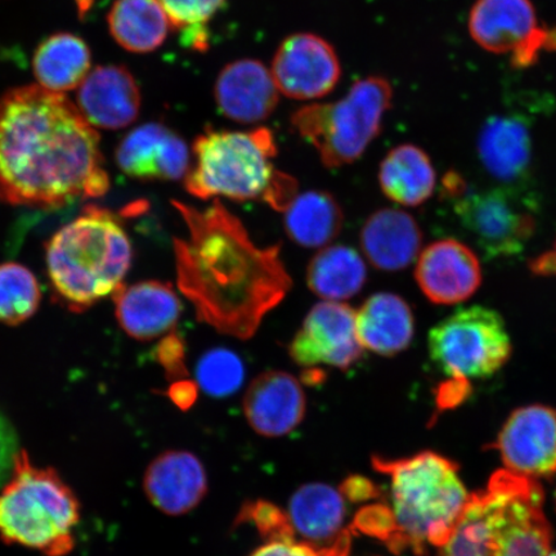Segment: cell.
Here are the masks:
<instances>
[{
	"label": "cell",
	"mask_w": 556,
	"mask_h": 556,
	"mask_svg": "<svg viewBox=\"0 0 556 556\" xmlns=\"http://www.w3.org/2000/svg\"><path fill=\"white\" fill-rule=\"evenodd\" d=\"M109 187L100 136L65 94L26 86L0 96V201L58 208Z\"/></svg>",
	"instance_id": "6da1fadb"
},
{
	"label": "cell",
	"mask_w": 556,
	"mask_h": 556,
	"mask_svg": "<svg viewBox=\"0 0 556 556\" xmlns=\"http://www.w3.org/2000/svg\"><path fill=\"white\" fill-rule=\"evenodd\" d=\"M189 229L174 239L177 285L200 323L222 336L248 340L287 298L293 280L281 245L260 248L220 200L199 211L173 201Z\"/></svg>",
	"instance_id": "7a4b0ae2"
},
{
	"label": "cell",
	"mask_w": 556,
	"mask_h": 556,
	"mask_svg": "<svg viewBox=\"0 0 556 556\" xmlns=\"http://www.w3.org/2000/svg\"><path fill=\"white\" fill-rule=\"evenodd\" d=\"M552 527L533 478L500 470L472 493L443 556H547Z\"/></svg>",
	"instance_id": "3957f363"
},
{
	"label": "cell",
	"mask_w": 556,
	"mask_h": 556,
	"mask_svg": "<svg viewBox=\"0 0 556 556\" xmlns=\"http://www.w3.org/2000/svg\"><path fill=\"white\" fill-rule=\"evenodd\" d=\"M375 469L391 478L394 553L412 548L417 555L429 546L444 547L460 520L469 493L457 465L434 452L399 460L374 457Z\"/></svg>",
	"instance_id": "277c9868"
},
{
	"label": "cell",
	"mask_w": 556,
	"mask_h": 556,
	"mask_svg": "<svg viewBox=\"0 0 556 556\" xmlns=\"http://www.w3.org/2000/svg\"><path fill=\"white\" fill-rule=\"evenodd\" d=\"M193 168L185 177L187 192L208 200H262L285 212L295 199L296 180L275 170L277 146L273 131L206 128L192 144Z\"/></svg>",
	"instance_id": "5b68a950"
},
{
	"label": "cell",
	"mask_w": 556,
	"mask_h": 556,
	"mask_svg": "<svg viewBox=\"0 0 556 556\" xmlns=\"http://www.w3.org/2000/svg\"><path fill=\"white\" fill-rule=\"evenodd\" d=\"M134 250L121 220L106 208L87 206L46 248L47 273L55 295L83 312L123 283Z\"/></svg>",
	"instance_id": "8992f818"
},
{
	"label": "cell",
	"mask_w": 556,
	"mask_h": 556,
	"mask_svg": "<svg viewBox=\"0 0 556 556\" xmlns=\"http://www.w3.org/2000/svg\"><path fill=\"white\" fill-rule=\"evenodd\" d=\"M80 504L52 468L35 467L23 448L15 469L0 490V539L46 556H66L74 551V530Z\"/></svg>",
	"instance_id": "52a82bcc"
},
{
	"label": "cell",
	"mask_w": 556,
	"mask_h": 556,
	"mask_svg": "<svg viewBox=\"0 0 556 556\" xmlns=\"http://www.w3.org/2000/svg\"><path fill=\"white\" fill-rule=\"evenodd\" d=\"M393 88L381 76L354 83L344 99L295 111L291 127L315 148L328 168L350 165L365 154L392 106Z\"/></svg>",
	"instance_id": "ba28073f"
},
{
	"label": "cell",
	"mask_w": 556,
	"mask_h": 556,
	"mask_svg": "<svg viewBox=\"0 0 556 556\" xmlns=\"http://www.w3.org/2000/svg\"><path fill=\"white\" fill-rule=\"evenodd\" d=\"M441 197L450 201L485 258L520 254L536 231L532 205L510 187L475 190L460 174L450 172L442 180Z\"/></svg>",
	"instance_id": "9c48e42d"
},
{
	"label": "cell",
	"mask_w": 556,
	"mask_h": 556,
	"mask_svg": "<svg viewBox=\"0 0 556 556\" xmlns=\"http://www.w3.org/2000/svg\"><path fill=\"white\" fill-rule=\"evenodd\" d=\"M430 359L452 380L493 377L511 356V340L496 311L472 305L460 308L429 332Z\"/></svg>",
	"instance_id": "30bf717a"
},
{
	"label": "cell",
	"mask_w": 556,
	"mask_h": 556,
	"mask_svg": "<svg viewBox=\"0 0 556 556\" xmlns=\"http://www.w3.org/2000/svg\"><path fill=\"white\" fill-rule=\"evenodd\" d=\"M364 351L356 332V311L328 301L311 309L289 346L290 357L299 366L328 365L343 371L356 365Z\"/></svg>",
	"instance_id": "8fae6325"
},
{
	"label": "cell",
	"mask_w": 556,
	"mask_h": 556,
	"mask_svg": "<svg viewBox=\"0 0 556 556\" xmlns=\"http://www.w3.org/2000/svg\"><path fill=\"white\" fill-rule=\"evenodd\" d=\"M270 74L278 92L309 101L323 99L336 89L342 66L328 40L316 34L298 33L278 47Z\"/></svg>",
	"instance_id": "7c38bea8"
},
{
	"label": "cell",
	"mask_w": 556,
	"mask_h": 556,
	"mask_svg": "<svg viewBox=\"0 0 556 556\" xmlns=\"http://www.w3.org/2000/svg\"><path fill=\"white\" fill-rule=\"evenodd\" d=\"M495 448L507 470L528 478L556 472V409L542 405L518 408L497 437Z\"/></svg>",
	"instance_id": "4fadbf2b"
},
{
	"label": "cell",
	"mask_w": 556,
	"mask_h": 556,
	"mask_svg": "<svg viewBox=\"0 0 556 556\" xmlns=\"http://www.w3.org/2000/svg\"><path fill=\"white\" fill-rule=\"evenodd\" d=\"M415 278L430 302L452 305L477 293L482 283V267L475 252L463 242L444 239L424 250Z\"/></svg>",
	"instance_id": "5bb4252c"
},
{
	"label": "cell",
	"mask_w": 556,
	"mask_h": 556,
	"mask_svg": "<svg viewBox=\"0 0 556 556\" xmlns=\"http://www.w3.org/2000/svg\"><path fill=\"white\" fill-rule=\"evenodd\" d=\"M190 162L185 139L159 123L131 130L116 149L117 166L136 179H182L191 168Z\"/></svg>",
	"instance_id": "9a60e30c"
},
{
	"label": "cell",
	"mask_w": 556,
	"mask_h": 556,
	"mask_svg": "<svg viewBox=\"0 0 556 556\" xmlns=\"http://www.w3.org/2000/svg\"><path fill=\"white\" fill-rule=\"evenodd\" d=\"M307 409L304 389L293 375L266 371L249 386L243 413L249 426L264 437L287 435L304 419Z\"/></svg>",
	"instance_id": "2e32d148"
},
{
	"label": "cell",
	"mask_w": 556,
	"mask_h": 556,
	"mask_svg": "<svg viewBox=\"0 0 556 556\" xmlns=\"http://www.w3.org/2000/svg\"><path fill=\"white\" fill-rule=\"evenodd\" d=\"M76 101L93 128L122 129L137 121L141 92L127 67L99 66L81 83Z\"/></svg>",
	"instance_id": "e0dca14e"
},
{
	"label": "cell",
	"mask_w": 556,
	"mask_h": 556,
	"mask_svg": "<svg viewBox=\"0 0 556 556\" xmlns=\"http://www.w3.org/2000/svg\"><path fill=\"white\" fill-rule=\"evenodd\" d=\"M278 93L270 70L252 59L225 66L214 89L222 114L240 124L267 121L277 108Z\"/></svg>",
	"instance_id": "ac0fdd59"
},
{
	"label": "cell",
	"mask_w": 556,
	"mask_h": 556,
	"mask_svg": "<svg viewBox=\"0 0 556 556\" xmlns=\"http://www.w3.org/2000/svg\"><path fill=\"white\" fill-rule=\"evenodd\" d=\"M144 492L152 505L166 516L178 517L194 509L206 495L203 463L187 451H168L146 470Z\"/></svg>",
	"instance_id": "d6986e66"
},
{
	"label": "cell",
	"mask_w": 556,
	"mask_h": 556,
	"mask_svg": "<svg viewBox=\"0 0 556 556\" xmlns=\"http://www.w3.org/2000/svg\"><path fill=\"white\" fill-rule=\"evenodd\" d=\"M115 316L130 338L150 342L177 325L184 305L170 283L121 285L113 293Z\"/></svg>",
	"instance_id": "ffe728a7"
},
{
	"label": "cell",
	"mask_w": 556,
	"mask_h": 556,
	"mask_svg": "<svg viewBox=\"0 0 556 556\" xmlns=\"http://www.w3.org/2000/svg\"><path fill=\"white\" fill-rule=\"evenodd\" d=\"M477 149L486 173L506 187L517 190L530 178L532 138L520 117L492 116L479 134Z\"/></svg>",
	"instance_id": "44dd1931"
},
{
	"label": "cell",
	"mask_w": 556,
	"mask_h": 556,
	"mask_svg": "<svg viewBox=\"0 0 556 556\" xmlns=\"http://www.w3.org/2000/svg\"><path fill=\"white\" fill-rule=\"evenodd\" d=\"M531 0H477L469 15V33L484 51L514 53L539 29Z\"/></svg>",
	"instance_id": "7402d4cb"
},
{
	"label": "cell",
	"mask_w": 556,
	"mask_h": 556,
	"mask_svg": "<svg viewBox=\"0 0 556 556\" xmlns=\"http://www.w3.org/2000/svg\"><path fill=\"white\" fill-rule=\"evenodd\" d=\"M346 507L342 491L325 483L304 484L289 503L288 519L294 533L317 547H330L352 536L345 530Z\"/></svg>",
	"instance_id": "603a6c76"
},
{
	"label": "cell",
	"mask_w": 556,
	"mask_h": 556,
	"mask_svg": "<svg viewBox=\"0 0 556 556\" xmlns=\"http://www.w3.org/2000/svg\"><path fill=\"white\" fill-rule=\"evenodd\" d=\"M422 233L408 213L381 208L365 222L361 248L375 268L395 273L405 269L420 253Z\"/></svg>",
	"instance_id": "cb8c5ba5"
},
{
	"label": "cell",
	"mask_w": 556,
	"mask_h": 556,
	"mask_svg": "<svg viewBox=\"0 0 556 556\" xmlns=\"http://www.w3.org/2000/svg\"><path fill=\"white\" fill-rule=\"evenodd\" d=\"M356 332L364 350L393 357L406 351L415 333V318L405 299L392 293L368 298L356 312Z\"/></svg>",
	"instance_id": "d4e9b609"
},
{
	"label": "cell",
	"mask_w": 556,
	"mask_h": 556,
	"mask_svg": "<svg viewBox=\"0 0 556 556\" xmlns=\"http://www.w3.org/2000/svg\"><path fill=\"white\" fill-rule=\"evenodd\" d=\"M92 65V54L86 41L74 34L58 33L37 48L33 59L35 79L51 92H68L79 88Z\"/></svg>",
	"instance_id": "484cf974"
},
{
	"label": "cell",
	"mask_w": 556,
	"mask_h": 556,
	"mask_svg": "<svg viewBox=\"0 0 556 556\" xmlns=\"http://www.w3.org/2000/svg\"><path fill=\"white\" fill-rule=\"evenodd\" d=\"M435 170L427 152L415 144H400L388 152L379 170L381 191L403 206H419L435 189Z\"/></svg>",
	"instance_id": "4316f807"
},
{
	"label": "cell",
	"mask_w": 556,
	"mask_h": 556,
	"mask_svg": "<svg viewBox=\"0 0 556 556\" xmlns=\"http://www.w3.org/2000/svg\"><path fill=\"white\" fill-rule=\"evenodd\" d=\"M108 23L116 43L134 53L156 51L173 27L157 0H116Z\"/></svg>",
	"instance_id": "83f0119b"
},
{
	"label": "cell",
	"mask_w": 556,
	"mask_h": 556,
	"mask_svg": "<svg viewBox=\"0 0 556 556\" xmlns=\"http://www.w3.org/2000/svg\"><path fill=\"white\" fill-rule=\"evenodd\" d=\"M344 213L331 193L308 191L285 208V231L303 248H325L342 231Z\"/></svg>",
	"instance_id": "f1b7e54d"
},
{
	"label": "cell",
	"mask_w": 556,
	"mask_h": 556,
	"mask_svg": "<svg viewBox=\"0 0 556 556\" xmlns=\"http://www.w3.org/2000/svg\"><path fill=\"white\" fill-rule=\"evenodd\" d=\"M367 268L357 250L345 245L326 247L313 256L307 285L313 294L328 302L346 301L364 289Z\"/></svg>",
	"instance_id": "f546056e"
},
{
	"label": "cell",
	"mask_w": 556,
	"mask_h": 556,
	"mask_svg": "<svg viewBox=\"0 0 556 556\" xmlns=\"http://www.w3.org/2000/svg\"><path fill=\"white\" fill-rule=\"evenodd\" d=\"M41 293L37 277L18 263L0 264V323L16 326L38 311Z\"/></svg>",
	"instance_id": "4dcf8cb0"
},
{
	"label": "cell",
	"mask_w": 556,
	"mask_h": 556,
	"mask_svg": "<svg viewBox=\"0 0 556 556\" xmlns=\"http://www.w3.org/2000/svg\"><path fill=\"white\" fill-rule=\"evenodd\" d=\"M245 378V368L238 354L226 348L208 351L197 367L198 384L215 399H225L238 392Z\"/></svg>",
	"instance_id": "1f68e13d"
},
{
	"label": "cell",
	"mask_w": 556,
	"mask_h": 556,
	"mask_svg": "<svg viewBox=\"0 0 556 556\" xmlns=\"http://www.w3.org/2000/svg\"><path fill=\"white\" fill-rule=\"evenodd\" d=\"M170 20L173 27L184 30L186 46L193 50H206L205 26L226 0H157Z\"/></svg>",
	"instance_id": "d6a6232c"
},
{
	"label": "cell",
	"mask_w": 556,
	"mask_h": 556,
	"mask_svg": "<svg viewBox=\"0 0 556 556\" xmlns=\"http://www.w3.org/2000/svg\"><path fill=\"white\" fill-rule=\"evenodd\" d=\"M351 551V536L330 547H317L295 538L268 540L250 556H348Z\"/></svg>",
	"instance_id": "836d02e7"
},
{
	"label": "cell",
	"mask_w": 556,
	"mask_h": 556,
	"mask_svg": "<svg viewBox=\"0 0 556 556\" xmlns=\"http://www.w3.org/2000/svg\"><path fill=\"white\" fill-rule=\"evenodd\" d=\"M247 516L254 520L260 532L268 540L295 536L288 516H285L273 504L256 503L254 506H250L249 510L247 509Z\"/></svg>",
	"instance_id": "e575fe53"
},
{
	"label": "cell",
	"mask_w": 556,
	"mask_h": 556,
	"mask_svg": "<svg viewBox=\"0 0 556 556\" xmlns=\"http://www.w3.org/2000/svg\"><path fill=\"white\" fill-rule=\"evenodd\" d=\"M155 358L164 367L168 379H179L187 374L186 346L177 332H170L155 348Z\"/></svg>",
	"instance_id": "d590c367"
},
{
	"label": "cell",
	"mask_w": 556,
	"mask_h": 556,
	"mask_svg": "<svg viewBox=\"0 0 556 556\" xmlns=\"http://www.w3.org/2000/svg\"><path fill=\"white\" fill-rule=\"evenodd\" d=\"M20 451L16 429L9 417L0 412V490L10 481Z\"/></svg>",
	"instance_id": "8d00e7d4"
},
{
	"label": "cell",
	"mask_w": 556,
	"mask_h": 556,
	"mask_svg": "<svg viewBox=\"0 0 556 556\" xmlns=\"http://www.w3.org/2000/svg\"><path fill=\"white\" fill-rule=\"evenodd\" d=\"M343 496L352 502H365V500L377 497L379 491L370 481L363 477H352L342 485Z\"/></svg>",
	"instance_id": "74e56055"
},
{
	"label": "cell",
	"mask_w": 556,
	"mask_h": 556,
	"mask_svg": "<svg viewBox=\"0 0 556 556\" xmlns=\"http://www.w3.org/2000/svg\"><path fill=\"white\" fill-rule=\"evenodd\" d=\"M530 270L534 276L554 277L556 276V240L552 249L536 256L530 262Z\"/></svg>",
	"instance_id": "f35d334b"
},
{
	"label": "cell",
	"mask_w": 556,
	"mask_h": 556,
	"mask_svg": "<svg viewBox=\"0 0 556 556\" xmlns=\"http://www.w3.org/2000/svg\"><path fill=\"white\" fill-rule=\"evenodd\" d=\"M170 399L180 408H189L197 397V386L190 381H177L170 387Z\"/></svg>",
	"instance_id": "ab89813d"
},
{
	"label": "cell",
	"mask_w": 556,
	"mask_h": 556,
	"mask_svg": "<svg viewBox=\"0 0 556 556\" xmlns=\"http://www.w3.org/2000/svg\"><path fill=\"white\" fill-rule=\"evenodd\" d=\"M547 556H556V553H548Z\"/></svg>",
	"instance_id": "60d3db41"
}]
</instances>
